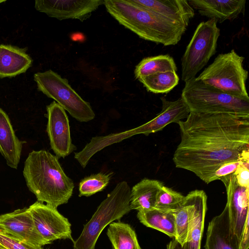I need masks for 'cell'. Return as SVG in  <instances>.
I'll return each instance as SVG.
<instances>
[{"instance_id":"cell-1","label":"cell","mask_w":249,"mask_h":249,"mask_svg":"<svg viewBox=\"0 0 249 249\" xmlns=\"http://www.w3.org/2000/svg\"><path fill=\"white\" fill-rule=\"evenodd\" d=\"M178 124L181 141L174 154L176 167L202 181H214L225 163L249 161V119L228 113L190 112Z\"/></svg>"},{"instance_id":"cell-2","label":"cell","mask_w":249,"mask_h":249,"mask_svg":"<svg viewBox=\"0 0 249 249\" xmlns=\"http://www.w3.org/2000/svg\"><path fill=\"white\" fill-rule=\"evenodd\" d=\"M103 4L121 25L143 39L165 46L178 44L188 26L139 5L132 0H104Z\"/></svg>"},{"instance_id":"cell-3","label":"cell","mask_w":249,"mask_h":249,"mask_svg":"<svg viewBox=\"0 0 249 249\" xmlns=\"http://www.w3.org/2000/svg\"><path fill=\"white\" fill-rule=\"evenodd\" d=\"M23 175L29 190L38 201L57 208L67 203L74 187L58 158L48 151L33 150L27 157Z\"/></svg>"},{"instance_id":"cell-4","label":"cell","mask_w":249,"mask_h":249,"mask_svg":"<svg viewBox=\"0 0 249 249\" xmlns=\"http://www.w3.org/2000/svg\"><path fill=\"white\" fill-rule=\"evenodd\" d=\"M185 83L181 97L190 113H228L249 119V101L228 94L196 77Z\"/></svg>"},{"instance_id":"cell-5","label":"cell","mask_w":249,"mask_h":249,"mask_svg":"<svg viewBox=\"0 0 249 249\" xmlns=\"http://www.w3.org/2000/svg\"><path fill=\"white\" fill-rule=\"evenodd\" d=\"M131 189L125 181L118 183L99 205L79 237L73 242V249H95L102 231L109 224L120 219L131 210Z\"/></svg>"},{"instance_id":"cell-6","label":"cell","mask_w":249,"mask_h":249,"mask_svg":"<svg viewBox=\"0 0 249 249\" xmlns=\"http://www.w3.org/2000/svg\"><path fill=\"white\" fill-rule=\"evenodd\" d=\"M244 59L234 50L220 53L196 78L228 94L249 101L246 86L248 72L243 68Z\"/></svg>"},{"instance_id":"cell-7","label":"cell","mask_w":249,"mask_h":249,"mask_svg":"<svg viewBox=\"0 0 249 249\" xmlns=\"http://www.w3.org/2000/svg\"><path fill=\"white\" fill-rule=\"evenodd\" d=\"M160 100L162 102L161 111L149 122L125 131L92 138L87 144L90 153L94 155L109 145L135 135L142 134L148 136L160 131L171 123H178L186 119L190 113L187 106L181 97L174 101H168L164 97H161Z\"/></svg>"},{"instance_id":"cell-8","label":"cell","mask_w":249,"mask_h":249,"mask_svg":"<svg viewBox=\"0 0 249 249\" xmlns=\"http://www.w3.org/2000/svg\"><path fill=\"white\" fill-rule=\"evenodd\" d=\"M38 90L53 99L74 118L80 122L93 120L95 114L89 103L71 87L68 80L51 70L34 74Z\"/></svg>"},{"instance_id":"cell-9","label":"cell","mask_w":249,"mask_h":249,"mask_svg":"<svg viewBox=\"0 0 249 249\" xmlns=\"http://www.w3.org/2000/svg\"><path fill=\"white\" fill-rule=\"evenodd\" d=\"M215 19L200 22L197 26L181 59V79L196 77L216 53L220 29Z\"/></svg>"},{"instance_id":"cell-10","label":"cell","mask_w":249,"mask_h":249,"mask_svg":"<svg viewBox=\"0 0 249 249\" xmlns=\"http://www.w3.org/2000/svg\"><path fill=\"white\" fill-rule=\"evenodd\" d=\"M28 209L35 229L45 245L57 239H69L74 241L71 223L57 208L37 201Z\"/></svg>"},{"instance_id":"cell-11","label":"cell","mask_w":249,"mask_h":249,"mask_svg":"<svg viewBox=\"0 0 249 249\" xmlns=\"http://www.w3.org/2000/svg\"><path fill=\"white\" fill-rule=\"evenodd\" d=\"M47 112L46 130L51 147L58 158H64L76 149L72 143L68 116L55 101L47 106Z\"/></svg>"},{"instance_id":"cell-12","label":"cell","mask_w":249,"mask_h":249,"mask_svg":"<svg viewBox=\"0 0 249 249\" xmlns=\"http://www.w3.org/2000/svg\"><path fill=\"white\" fill-rule=\"evenodd\" d=\"M103 0H36L35 9L59 20L89 18L103 4Z\"/></svg>"},{"instance_id":"cell-13","label":"cell","mask_w":249,"mask_h":249,"mask_svg":"<svg viewBox=\"0 0 249 249\" xmlns=\"http://www.w3.org/2000/svg\"><path fill=\"white\" fill-rule=\"evenodd\" d=\"M224 184L232 227L240 241L246 224L249 222V187L239 185L234 174L220 179Z\"/></svg>"},{"instance_id":"cell-14","label":"cell","mask_w":249,"mask_h":249,"mask_svg":"<svg viewBox=\"0 0 249 249\" xmlns=\"http://www.w3.org/2000/svg\"><path fill=\"white\" fill-rule=\"evenodd\" d=\"M0 231L17 239L42 247L45 244L36 231L28 208L0 215Z\"/></svg>"},{"instance_id":"cell-15","label":"cell","mask_w":249,"mask_h":249,"mask_svg":"<svg viewBox=\"0 0 249 249\" xmlns=\"http://www.w3.org/2000/svg\"><path fill=\"white\" fill-rule=\"evenodd\" d=\"M207 196L203 190H195L185 196L188 213V228L185 249H200Z\"/></svg>"},{"instance_id":"cell-16","label":"cell","mask_w":249,"mask_h":249,"mask_svg":"<svg viewBox=\"0 0 249 249\" xmlns=\"http://www.w3.org/2000/svg\"><path fill=\"white\" fill-rule=\"evenodd\" d=\"M205 249H240V241L232 227L226 205L223 212L209 222Z\"/></svg>"},{"instance_id":"cell-17","label":"cell","mask_w":249,"mask_h":249,"mask_svg":"<svg viewBox=\"0 0 249 249\" xmlns=\"http://www.w3.org/2000/svg\"><path fill=\"white\" fill-rule=\"evenodd\" d=\"M190 6L198 13L210 19L222 23L227 20H233L244 13L245 0H189Z\"/></svg>"},{"instance_id":"cell-18","label":"cell","mask_w":249,"mask_h":249,"mask_svg":"<svg viewBox=\"0 0 249 249\" xmlns=\"http://www.w3.org/2000/svg\"><path fill=\"white\" fill-rule=\"evenodd\" d=\"M134 3L187 26L195 16L187 0H132Z\"/></svg>"},{"instance_id":"cell-19","label":"cell","mask_w":249,"mask_h":249,"mask_svg":"<svg viewBox=\"0 0 249 249\" xmlns=\"http://www.w3.org/2000/svg\"><path fill=\"white\" fill-rule=\"evenodd\" d=\"M32 62L26 49L0 44V78L14 77L25 72Z\"/></svg>"},{"instance_id":"cell-20","label":"cell","mask_w":249,"mask_h":249,"mask_svg":"<svg viewBox=\"0 0 249 249\" xmlns=\"http://www.w3.org/2000/svg\"><path fill=\"white\" fill-rule=\"evenodd\" d=\"M22 148L8 115L0 108V152L11 168L17 169Z\"/></svg>"},{"instance_id":"cell-21","label":"cell","mask_w":249,"mask_h":249,"mask_svg":"<svg viewBox=\"0 0 249 249\" xmlns=\"http://www.w3.org/2000/svg\"><path fill=\"white\" fill-rule=\"evenodd\" d=\"M164 186L157 180L144 178L131 189V210L144 211L155 208L158 194Z\"/></svg>"},{"instance_id":"cell-22","label":"cell","mask_w":249,"mask_h":249,"mask_svg":"<svg viewBox=\"0 0 249 249\" xmlns=\"http://www.w3.org/2000/svg\"><path fill=\"white\" fill-rule=\"evenodd\" d=\"M137 217L144 226L154 229L174 238L175 216L174 212L153 208L138 212Z\"/></svg>"},{"instance_id":"cell-23","label":"cell","mask_w":249,"mask_h":249,"mask_svg":"<svg viewBox=\"0 0 249 249\" xmlns=\"http://www.w3.org/2000/svg\"><path fill=\"white\" fill-rule=\"evenodd\" d=\"M107 234L114 249H142L135 231L128 224L113 222Z\"/></svg>"},{"instance_id":"cell-24","label":"cell","mask_w":249,"mask_h":249,"mask_svg":"<svg viewBox=\"0 0 249 249\" xmlns=\"http://www.w3.org/2000/svg\"><path fill=\"white\" fill-rule=\"evenodd\" d=\"M177 67L172 57L168 54L144 58L136 66L134 74L136 79L158 72H176Z\"/></svg>"},{"instance_id":"cell-25","label":"cell","mask_w":249,"mask_h":249,"mask_svg":"<svg viewBox=\"0 0 249 249\" xmlns=\"http://www.w3.org/2000/svg\"><path fill=\"white\" fill-rule=\"evenodd\" d=\"M138 80L150 92L167 93L178 84L179 79L176 72L168 71L149 75Z\"/></svg>"},{"instance_id":"cell-26","label":"cell","mask_w":249,"mask_h":249,"mask_svg":"<svg viewBox=\"0 0 249 249\" xmlns=\"http://www.w3.org/2000/svg\"><path fill=\"white\" fill-rule=\"evenodd\" d=\"M112 173H99L82 179L79 184V196H89L102 191L108 184Z\"/></svg>"},{"instance_id":"cell-27","label":"cell","mask_w":249,"mask_h":249,"mask_svg":"<svg viewBox=\"0 0 249 249\" xmlns=\"http://www.w3.org/2000/svg\"><path fill=\"white\" fill-rule=\"evenodd\" d=\"M185 196L172 189L163 186L159 192L155 208L175 212L183 205Z\"/></svg>"},{"instance_id":"cell-28","label":"cell","mask_w":249,"mask_h":249,"mask_svg":"<svg viewBox=\"0 0 249 249\" xmlns=\"http://www.w3.org/2000/svg\"><path fill=\"white\" fill-rule=\"evenodd\" d=\"M174 213L175 216L174 239L183 246L186 242L188 228V213L185 199L182 206L175 211Z\"/></svg>"},{"instance_id":"cell-29","label":"cell","mask_w":249,"mask_h":249,"mask_svg":"<svg viewBox=\"0 0 249 249\" xmlns=\"http://www.w3.org/2000/svg\"><path fill=\"white\" fill-rule=\"evenodd\" d=\"M0 249H43L42 247L14 238L0 231Z\"/></svg>"},{"instance_id":"cell-30","label":"cell","mask_w":249,"mask_h":249,"mask_svg":"<svg viewBox=\"0 0 249 249\" xmlns=\"http://www.w3.org/2000/svg\"><path fill=\"white\" fill-rule=\"evenodd\" d=\"M234 175L239 185L249 187V161L241 163Z\"/></svg>"},{"instance_id":"cell-31","label":"cell","mask_w":249,"mask_h":249,"mask_svg":"<svg viewBox=\"0 0 249 249\" xmlns=\"http://www.w3.org/2000/svg\"><path fill=\"white\" fill-rule=\"evenodd\" d=\"M246 161L229 162L221 166L214 174V180H220L227 176L234 174L241 163Z\"/></svg>"},{"instance_id":"cell-32","label":"cell","mask_w":249,"mask_h":249,"mask_svg":"<svg viewBox=\"0 0 249 249\" xmlns=\"http://www.w3.org/2000/svg\"><path fill=\"white\" fill-rule=\"evenodd\" d=\"M249 225L248 222L245 227L240 241V249H249Z\"/></svg>"},{"instance_id":"cell-33","label":"cell","mask_w":249,"mask_h":249,"mask_svg":"<svg viewBox=\"0 0 249 249\" xmlns=\"http://www.w3.org/2000/svg\"><path fill=\"white\" fill-rule=\"evenodd\" d=\"M167 249H185V245L182 246L174 238L167 245Z\"/></svg>"},{"instance_id":"cell-34","label":"cell","mask_w":249,"mask_h":249,"mask_svg":"<svg viewBox=\"0 0 249 249\" xmlns=\"http://www.w3.org/2000/svg\"><path fill=\"white\" fill-rule=\"evenodd\" d=\"M5 1H6L5 0H0V4Z\"/></svg>"}]
</instances>
